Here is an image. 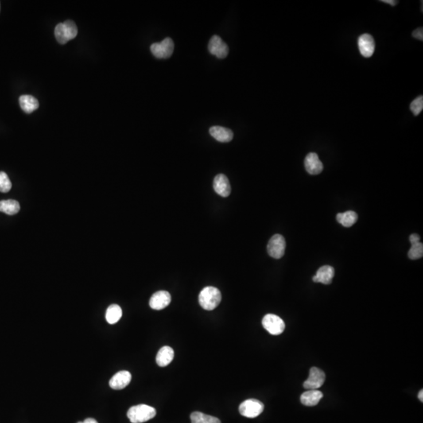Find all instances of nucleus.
I'll list each match as a JSON object with an SVG mask.
<instances>
[{"mask_svg":"<svg viewBox=\"0 0 423 423\" xmlns=\"http://www.w3.org/2000/svg\"><path fill=\"white\" fill-rule=\"evenodd\" d=\"M220 291L215 287L209 286L203 288L199 296V302L201 307L206 311H212L220 304Z\"/></svg>","mask_w":423,"mask_h":423,"instance_id":"nucleus-1","label":"nucleus"},{"mask_svg":"<svg viewBox=\"0 0 423 423\" xmlns=\"http://www.w3.org/2000/svg\"><path fill=\"white\" fill-rule=\"evenodd\" d=\"M156 416V410L153 407L139 405L131 407L127 412V417L132 423H143L153 419Z\"/></svg>","mask_w":423,"mask_h":423,"instance_id":"nucleus-2","label":"nucleus"},{"mask_svg":"<svg viewBox=\"0 0 423 423\" xmlns=\"http://www.w3.org/2000/svg\"><path fill=\"white\" fill-rule=\"evenodd\" d=\"M54 33L57 42L60 44H65L76 37L78 28L74 21H66L56 25Z\"/></svg>","mask_w":423,"mask_h":423,"instance_id":"nucleus-3","label":"nucleus"},{"mask_svg":"<svg viewBox=\"0 0 423 423\" xmlns=\"http://www.w3.org/2000/svg\"><path fill=\"white\" fill-rule=\"evenodd\" d=\"M264 405L261 401L256 399H249L242 402L239 406L240 414L249 419H254L264 412Z\"/></svg>","mask_w":423,"mask_h":423,"instance_id":"nucleus-4","label":"nucleus"},{"mask_svg":"<svg viewBox=\"0 0 423 423\" xmlns=\"http://www.w3.org/2000/svg\"><path fill=\"white\" fill-rule=\"evenodd\" d=\"M174 51V43L170 38H166L160 43H153L151 51L154 56L159 59L169 58Z\"/></svg>","mask_w":423,"mask_h":423,"instance_id":"nucleus-5","label":"nucleus"},{"mask_svg":"<svg viewBox=\"0 0 423 423\" xmlns=\"http://www.w3.org/2000/svg\"><path fill=\"white\" fill-rule=\"evenodd\" d=\"M264 328L273 335H278L282 333L285 328V322L280 317L269 314L264 316L262 320Z\"/></svg>","mask_w":423,"mask_h":423,"instance_id":"nucleus-6","label":"nucleus"},{"mask_svg":"<svg viewBox=\"0 0 423 423\" xmlns=\"http://www.w3.org/2000/svg\"><path fill=\"white\" fill-rule=\"evenodd\" d=\"M286 242L281 234L273 235L268 242L267 252L270 257L274 259H281L285 254Z\"/></svg>","mask_w":423,"mask_h":423,"instance_id":"nucleus-7","label":"nucleus"},{"mask_svg":"<svg viewBox=\"0 0 423 423\" xmlns=\"http://www.w3.org/2000/svg\"><path fill=\"white\" fill-rule=\"evenodd\" d=\"M325 381V374L317 368H311L309 378L304 382V387L308 389H317L321 387Z\"/></svg>","mask_w":423,"mask_h":423,"instance_id":"nucleus-8","label":"nucleus"},{"mask_svg":"<svg viewBox=\"0 0 423 423\" xmlns=\"http://www.w3.org/2000/svg\"><path fill=\"white\" fill-rule=\"evenodd\" d=\"M208 48L210 53L215 55L216 57L219 59L225 58L228 54V47L218 36H214L211 38L210 43H209Z\"/></svg>","mask_w":423,"mask_h":423,"instance_id":"nucleus-9","label":"nucleus"},{"mask_svg":"<svg viewBox=\"0 0 423 423\" xmlns=\"http://www.w3.org/2000/svg\"><path fill=\"white\" fill-rule=\"evenodd\" d=\"M360 53L365 57H371L375 49L374 38L369 34H363L358 38Z\"/></svg>","mask_w":423,"mask_h":423,"instance_id":"nucleus-10","label":"nucleus"},{"mask_svg":"<svg viewBox=\"0 0 423 423\" xmlns=\"http://www.w3.org/2000/svg\"><path fill=\"white\" fill-rule=\"evenodd\" d=\"M171 296L166 291H159L152 295L149 301V305L152 309L156 311L164 309L170 304Z\"/></svg>","mask_w":423,"mask_h":423,"instance_id":"nucleus-11","label":"nucleus"},{"mask_svg":"<svg viewBox=\"0 0 423 423\" xmlns=\"http://www.w3.org/2000/svg\"><path fill=\"white\" fill-rule=\"evenodd\" d=\"M305 169L308 173L311 175H317L323 170V164H322L319 157L316 153H310L306 156Z\"/></svg>","mask_w":423,"mask_h":423,"instance_id":"nucleus-12","label":"nucleus"},{"mask_svg":"<svg viewBox=\"0 0 423 423\" xmlns=\"http://www.w3.org/2000/svg\"><path fill=\"white\" fill-rule=\"evenodd\" d=\"M213 188L215 193L223 198H227L230 195L231 187L228 178L223 174H218L213 181Z\"/></svg>","mask_w":423,"mask_h":423,"instance_id":"nucleus-13","label":"nucleus"},{"mask_svg":"<svg viewBox=\"0 0 423 423\" xmlns=\"http://www.w3.org/2000/svg\"><path fill=\"white\" fill-rule=\"evenodd\" d=\"M132 375L128 371H120L109 381V386L113 389H122L130 383Z\"/></svg>","mask_w":423,"mask_h":423,"instance_id":"nucleus-14","label":"nucleus"},{"mask_svg":"<svg viewBox=\"0 0 423 423\" xmlns=\"http://www.w3.org/2000/svg\"><path fill=\"white\" fill-rule=\"evenodd\" d=\"M335 270L331 266H323L319 268L313 281L317 283H322L324 285H329L333 279Z\"/></svg>","mask_w":423,"mask_h":423,"instance_id":"nucleus-15","label":"nucleus"},{"mask_svg":"<svg viewBox=\"0 0 423 423\" xmlns=\"http://www.w3.org/2000/svg\"><path fill=\"white\" fill-rule=\"evenodd\" d=\"M323 397V393L317 389H308L304 392L300 397L302 404L307 407H313L317 405Z\"/></svg>","mask_w":423,"mask_h":423,"instance_id":"nucleus-16","label":"nucleus"},{"mask_svg":"<svg viewBox=\"0 0 423 423\" xmlns=\"http://www.w3.org/2000/svg\"><path fill=\"white\" fill-rule=\"evenodd\" d=\"M210 135L216 141L222 143H227L232 141L234 134L230 129L222 126H212L210 129Z\"/></svg>","mask_w":423,"mask_h":423,"instance_id":"nucleus-17","label":"nucleus"},{"mask_svg":"<svg viewBox=\"0 0 423 423\" xmlns=\"http://www.w3.org/2000/svg\"><path fill=\"white\" fill-rule=\"evenodd\" d=\"M174 358V350L170 347H161L156 356V362L160 367H165L172 362Z\"/></svg>","mask_w":423,"mask_h":423,"instance_id":"nucleus-18","label":"nucleus"},{"mask_svg":"<svg viewBox=\"0 0 423 423\" xmlns=\"http://www.w3.org/2000/svg\"><path fill=\"white\" fill-rule=\"evenodd\" d=\"M19 103L21 109L28 114L33 112L40 106L38 100L30 95L21 96L19 99Z\"/></svg>","mask_w":423,"mask_h":423,"instance_id":"nucleus-19","label":"nucleus"},{"mask_svg":"<svg viewBox=\"0 0 423 423\" xmlns=\"http://www.w3.org/2000/svg\"><path fill=\"white\" fill-rule=\"evenodd\" d=\"M358 214L354 211H347L343 213H338L336 219L338 222L345 227H350L358 221Z\"/></svg>","mask_w":423,"mask_h":423,"instance_id":"nucleus-20","label":"nucleus"},{"mask_svg":"<svg viewBox=\"0 0 423 423\" xmlns=\"http://www.w3.org/2000/svg\"><path fill=\"white\" fill-rule=\"evenodd\" d=\"M122 316V311L121 307L116 304H112L108 307L106 311V320L110 324H116Z\"/></svg>","mask_w":423,"mask_h":423,"instance_id":"nucleus-21","label":"nucleus"},{"mask_svg":"<svg viewBox=\"0 0 423 423\" xmlns=\"http://www.w3.org/2000/svg\"><path fill=\"white\" fill-rule=\"evenodd\" d=\"M20 211V204L15 200H4L0 202V212L7 215H15Z\"/></svg>","mask_w":423,"mask_h":423,"instance_id":"nucleus-22","label":"nucleus"},{"mask_svg":"<svg viewBox=\"0 0 423 423\" xmlns=\"http://www.w3.org/2000/svg\"><path fill=\"white\" fill-rule=\"evenodd\" d=\"M191 423H221L218 418L202 412H195L191 415Z\"/></svg>","mask_w":423,"mask_h":423,"instance_id":"nucleus-23","label":"nucleus"},{"mask_svg":"<svg viewBox=\"0 0 423 423\" xmlns=\"http://www.w3.org/2000/svg\"><path fill=\"white\" fill-rule=\"evenodd\" d=\"M408 257L411 260H418L423 257V245L420 242L412 243V247L408 252Z\"/></svg>","mask_w":423,"mask_h":423,"instance_id":"nucleus-24","label":"nucleus"},{"mask_svg":"<svg viewBox=\"0 0 423 423\" xmlns=\"http://www.w3.org/2000/svg\"><path fill=\"white\" fill-rule=\"evenodd\" d=\"M11 181L6 172H0V192L6 193L11 190Z\"/></svg>","mask_w":423,"mask_h":423,"instance_id":"nucleus-25","label":"nucleus"},{"mask_svg":"<svg viewBox=\"0 0 423 423\" xmlns=\"http://www.w3.org/2000/svg\"><path fill=\"white\" fill-rule=\"evenodd\" d=\"M410 109L412 110V112L413 113L414 115L417 116L420 113L422 112V110L423 109V96H420V97H418L416 99H415L413 102H412L410 105Z\"/></svg>","mask_w":423,"mask_h":423,"instance_id":"nucleus-26","label":"nucleus"},{"mask_svg":"<svg viewBox=\"0 0 423 423\" xmlns=\"http://www.w3.org/2000/svg\"><path fill=\"white\" fill-rule=\"evenodd\" d=\"M412 36L413 37L416 38L417 40H421L423 41V28H418L416 30H415L412 33Z\"/></svg>","mask_w":423,"mask_h":423,"instance_id":"nucleus-27","label":"nucleus"},{"mask_svg":"<svg viewBox=\"0 0 423 423\" xmlns=\"http://www.w3.org/2000/svg\"><path fill=\"white\" fill-rule=\"evenodd\" d=\"M409 240H410L411 244L415 243V242H420V235H418L417 234H412V235H411L410 236V238H409Z\"/></svg>","mask_w":423,"mask_h":423,"instance_id":"nucleus-28","label":"nucleus"},{"mask_svg":"<svg viewBox=\"0 0 423 423\" xmlns=\"http://www.w3.org/2000/svg\"><path fill=\"white\" fill-rule=\"evenodd\" d=\"M381 2H384V3L389 4V5H391V6H394L397 5V1H394V0H382Z\"/></svg>","mask_w":423,"mask_h":423,"instance_id":"nucleus-29","label":"nucleus"},{"mask_svg":"<svg viewBox=\"0 0 423 423\" xmlns=\"http://www.w3.org/2000/svg\"><path fill=\"white\" fill-rule=\"evenodd\" d=\"M98 423L97 420H94V419H92V418H88V419H86L83 422H79V423Z\"/></svg>","mask_w":423,"mask_h":423,"instance_id":"nucleus-30","label":"nucleus"},{"mask_svg":"<svg viewBox=\"0 0 423 423\" xmlns=\"http://www.w3.org/2000/svg\"><path fill=\"white\" fill-rule=\"evenodd\" d=\"M418 397H419V399H420V401H421V402H423V389H421V390H420V393H419V396H418Z\"/></svg>","mask_w":423,"mask_h":423,"instance_id":"nucleus-31","label":"nucleus"}]
</instances>
